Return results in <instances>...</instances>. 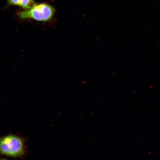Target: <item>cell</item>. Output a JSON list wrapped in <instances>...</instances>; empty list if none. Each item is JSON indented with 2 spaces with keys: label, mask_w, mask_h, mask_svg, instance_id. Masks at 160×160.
Masks as SVG:
<instances>
[{
  "label": "cell",
  "mask_w": 160,
  "mask_h": 160,
  "mask_svg": "<svg viewBox=\"0 0 160 160\" xmlns=\"http://www.w3.org/2000/svg\"><path fill=\"white\" fill-rule=\"evenodd\" d=\"M35 4L33 0H20L19 6L28 10L31 9Z\"/></svg>",
  "instance_id": "obj_3"
},
{
  "label": "cell",
  "mask_w": 160,
  "mask_h": 160,
  "mask_svg": "<svg viewBox=\"0 0 160 160\" xmlns=\"http://www.w3.org/2000/svg\"><path fill=\"white\" fill-rule=\"evenodd\" d=\"M55 8L45 3L35 4L31 9L20 12L19 17L21 19L30 18L41 21L50 20L55 12Z\"/></svg>",
  "instance_id": "obj_1"
},
{
  "label": "cell",
  "mask_w": 160,
  "mask_h": 160,
  "mask_svg": "<svg viewBox=\"0 0 160 160\" xmlns=\"http://www.w3.org/2000/svg\"><path fill=\"white\" fill-rule=\"evenodd\" d=\"M7 6L17 5L19 6L20 0H7Z\"/></svg>",
  "instance_id": "obj_4"
},
{
  "label": "cell",
  "mask_w": 160,
  "mask_h": 160,
  "mask_svg": "<svg viewBox=\"0 0 160 160\" xmlns=\"http://www.w3.org/2000/svg\"><path fill=\"white\" fill-rule=\"evenodd\" d=\"M0 148L1 151L3 154L10 156H20L24 152L22 140L13 135H9L1 138Z\"/></svg>",
  "instance_id": "obj_2"
}]
</instances>
